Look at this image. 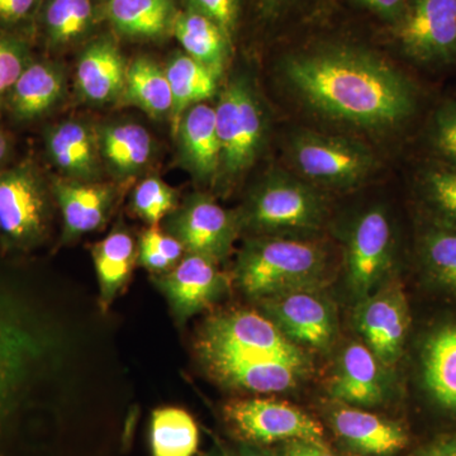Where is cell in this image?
Listing matches in <instances>:
<instances>
[{
  "label": "cell",
  "instance_id": "21",
  "mask_svg": "<svg viewBox=\"0 0 456 456\" xmlns=\"http://www.w3.org/2000/svg\"><path fill=\"white\" fill-rule=\"evenodd\" d=\"M178 134L183 161L196 178L211 182L220 174L221 145L216 126L215 107L200 103L180 118Z\"/></svg>",
  "mask_w": 456,
  "mask_h": 456
},
{
  "label": "cell",
  "instance_id": "33",
  "mask_svg": "<svg viewBox=\"0 0 456 456\" xmlns=\"http://www.w3.org/2000/svg\"><path fill=\"white\" fill-rule=\"evenodd\" d=\"M131 208L150 226H158L178 208V193L163 180L150 176L132 191Z\"/></svg>",
  "mask_w": 456,
  "mask_h": 456
},
{
  "label": "cell",
  "instance_id": "11",
  "mask_svg": "<svg viewBox=\"0 0 456 456\" xmlns=\"http://www.w3.org/2000/svg\"><path fill=\"white\" fill-rule=\"evenodd\" d=\"M395 256L391 217L382 207H371L351 224L345 250L347 287L356 301L382 285L391 273Z\"/></svg>",
  "mask_w": 456,
  "mask_h": 456
},
{
  "label": "cell",
  "instance_id": "37",
  "mask_svg": "<svg viewBox=\"0 0 456 456\" xmlns=\"http://www.w3.org/2000/svg\"><path fill=\"white\" fill-rule=\"evenodd\" d=\"M38 7L40 0H0V31L13 33L12 29L29 22Z\"/></svg>",
  "mask_w": 456,
  "mask_h": 456
},
{
  "label": "cell",
  "instance_id": "25",
  "mask_svg": "<svg viewBox=\"0 0 456 456\" xmlns=\"http://www.w3.org/2000/svg\"><path fill=\"white\" fill-rule=\"evenodd\" d=\"M413 194L419 220L456 230V165L430 159L417 173Z\"/></svg>",
  "mask_w": 456,
  "mask_h": 456
},
{
  "label": "cell",
  "instance_id": "14",
  "mask_svg": "<svg viewBox=\"0 0 456 456\" xmlns=\"http://www.w3.org/2000/svg\"><path fill=\"white\" fill-rule=\"evenodd\" d=\"M259 303L261 312L302 349L329 351L338 340V314L321 289L296 290Z\"/></svg>",
  "mask_w": 456,
  "mask_h": 456
},
{
  "label": "cell",
  "instance_id": "4",
  "mask_svg": "<svg viewBox=\"0 0 456 456\" xmlns=\"http://www.w3.org/2000/svg\"><path fill=\"white\" fill-rule=\"evenodd\" d=\"M55 202L37 165L23 161L0 171V245L27 253L49 236Z\"/></svg>",
  "mask_w": 456,
  "mask_h": 456
},
{
  "label": "cell",
  "instance_id": "24",
  "mask_svg": "<svg viewBox=\"0 0 456 456\" xmlns=\"http://www.w3.org/2000/svg\"><path fill=\"white\" fill-rule=\"evenodd\" d=\"M93 263L99 287V307L107 312L127 285L137 263L134 237L117 228L92 248Z\"/></svg>",
  "mask_w": 456,
  "mask_h": 456
},
{
  "label": "cell",
  "instance_id": "3",
  "mask_svg": "<svg viewBox=\"0 0 456 456\" xmlns=\"http://www.w3.org/2000/svg\"><path fill=\"white\" fill-rule=\"evenodd\" d=\"M329 260L322 246L293 236L257 235L248 239L237 256L233 278L254 301L327 283Z\"/></svg>",
  "mask_w": 456,
  "mask_h": 456
},
{
  "label": "cell",
  "instance_id": "18",
  "mask_svg": "<svg viewBox=\"0 0 456 456\" xmlns=\"http://www.w3.org/2000/svg\"><path fill=\"white\" fill-rule=\"evenodd\" d=\"M384 368L367 345L350 342L336 362L329 384L330 395L349 406H379L389 397Z\"/></svg>",
  "mask_w": 456,
  "mask_h": 456
},
{
  "label": "cell",
  "instance_id": "38",
  "mask_svg": "<svg viewBox=\"0 0 456 456\" xmlns=\"http://www.w3.org/2000/svg\"><path fill=\"white\" fill-rule=\"evenodd\" d=\"M141 239L146 240V241H149L155 248H158L174 266H175L185 255L184 248H183L178 240H176L175 237L170 236L169 233L165 232V231L158 226H150L147 228L143 235L141 236Z\"/></svg>",
  "mask_w": 456,
  "mask_h": 456
},
{
  "label": "cell",
  "instance_id": "2",
  "mask_svg": "<svg viewBox=\"0 0 456 456\" xmlns=\"http://www.w3.org/2000/svg\"><path fill=\"white\" fill-rule=\"evenodd\" d=\"M194 354L222 387L253 395L293 391L312 371L305 350L285 338L263 312L248 308L207 318L194 338Z\"/></svg>",
  "mask_w": 456,
  "mask_h": 456
},
{
  "label": "cell",
  "instance_id": "7",
  "mask_svg": "<svg viewBox=\"0 0 456 456\" xmlns=\"http://www.w3.org/2000/svg\"><path fill=\"white\" fill-rule=\"evenodd\" d=\"M221 145L218 176L235 178L256 161L266 136V119L254 86L245 77L227 84L215 107Z\"/></svg>",
  "mask_w": 456,
  "mask_h": 456
},
{
  "label": "cell",
  "instance_id": "6",
  "mask_svg": "<svg viewBox=\"0 0 456 456\" xmlns=\"http://www.w3.org/2000/svg\"><path fill=\"white\" fill-rule=\"evenodd\" d=\"M415 338L413 382L432 415L456 431V308L440 307Z\"/></svg>",
  "mask_w": 456,
  "mask_h": 456
},
{
  "label": "cell",
  "instance_id": "20",
  "mask_svg": "<svg viewBox=\"0 0 456 456\" xmlns=\"http://www.w3.org/2000/svg\"><path fill=\"white\" fill-rule=\"evenodd\" d=\"M65 92L61 69L47 61L31 60L3 99L18 122H33L55 108Z\"/></svg>",
  "mask_w": 456,
  "mask_h": 456
},
{
  "label": "cell",
  "instance_id": "19",
  "mask_svg": "<svg viewBox=\"0 0 456 456\" xmlns=\"http://www.w3.org/2000/svg\"><path fill=\"white\" fill-rule=\"evenodd\" d=\"M51 191L61 211L64 242L74 241L103 227L117 200L113 185L95 182L56 179L51 183Z\"/></svg>",
  "mask_w": 456,
  "mask_h": 456
},
{
  "label": "cell",
  "instance_id": "5",
  "mask_svg": "<svg viewBox=\"0 0 456 456\" xmlns=\"http://www.w3.org/2000/svg\"><path fill=\"white\" fill-rule=\"evenodd\" d=\"M326 215L325 198L316 187L274 174L256 188L239 217L241 227L257 235L292 236L320 230Z\"/></svg>",
  "mask_w": 456,
  "mask_h": 456
},
{
  "label": "cell",
  "instance_id": "10",
  "mask_svg": "<svg viewBox=\"0 0 456 456\" xmlns=\"http://www.w3.org/2000/svg\"><path fill=\"white\" fill-rule=\"evenodd\" d=\"M354 325L365 345L386 368L403 358L413 330V312L403 284L391 279L358 301Z\"/></svg>",
  "mask_w": 456,
  "mask_h": 456
},
{
  "label": "cell",
  "instance_id": "36",
  "mask_svg": "<svg viewBox=\"0 0 456 456\" xmlns=\"http://www.w3.org/2000/svg\"><path fill=\"white\" fill-rule=\"evenodd\" d=\"M188 2L191 11L203 14L220 27L231 44L237 20V0H188Z\"/></svg>",
  "mask_w": 456,
  "mask_h": 456
},
{
  "label": "cell",
  "instance_id": "27",
  "mask_svg": "<svg viewBox=\"0 0 456 456\" xmlns=\"http://www.w3.org/2000/svg\"><path fill=\"white\" fill-rule=\"evenodd\" d=\"M173 31L187 55L208 68L218 77H221L226 65L230 42L220 27L191 9L176 14Z\"/></svg>",
  "mask_w": 456,
  "mask_h": 456
},
{
  "label": "cell",
  "instance_id": "32",
  "mask_svg": "<svg viewBox=\"0 0 456 456\" xmlns=\"http://www.w3.org/2000/svg\"><path fill=\"white\" fill-rule=\"evenodd\" d=\"M93 18L90 0H49L42 14L51 45H65L86 32Z\"/></svg>",
  "mask_w": 456,
  "mask_h": 456
},
{
  "label": "cell",
  "instance_id": "43",
  "mask_svg": "<svg viewBox=\"0 0 456 456\" xmlns=\"http://www.w3.org/2000/svg\"><path fill=\"white\" fill-rule=\"evenodd\" d=\"M235 456H281L272 450L266 449L265 446L250 445V444H240L239 450Z\"/></svg>",
  "mask_w": 456,
  "mask_h": 456
},
{
  "label": "cell",
  "instance_id": "29",
  "mask_svg": "<svg viewBox=\"0 0 456 456\" xmlns=\"http://www.w3.org/2000/svg\"><path fill=\"white\" fill-rule=\"evenodd\" d=\"M164 71L173 94L171 122L175 132L185 110L215 94L218 77L187 53L170 59Z\"/></svg>",
  "mask_w": 456,
  "mask_h": 456
},
{
  "label": "cell",
  "instance_id": "28",
  "mask_svg": "<svg viewBox=\"0 0 456 456\" xmlns=\"http://www.w3.org/2000/svg\"><path fill=\"white\" fill-rule=\"evenodd\" d=\"M118 101L126 106L139 107L154 118L171 116L173 94L164 69L147 57L134 60L127 66Z\"/></svg>",
  "mask_w": 456,
  "mask_h": 456
},
{
  "label": "cell",
  "instance_id": "40",
  "mask_svg": "<svg viewBox=\"0 0 456 456\" xmlns=\"http://www.w3.org/2000/svg\"><path fill=\"white\" fill-rule=\"evenodd\" d=\"M281 456H336L325 441L296 440L284 444Z\"/></svg>",
  "mask_w": 456,
  "mask_h": 456
},
{
  "label": "cell",
  "instance_id": "35",
  "mask_svg": "<svg viewBox=\"0 0 456 456\" xmlns=\"http://www.w3.org/2000/svg\"><path fill=\"white\" fill-rule=\"evenodd\" d=\"M31 60L28 46L22 38L0 31V102Z\"/></svg>",
  "mask_w": 456,
  "mask_h": 456
},
{
  "label": "cell",
  "instance_id": "23",
  "mask_svg": "<svg viewBox=\"0 0 456 456\" xmlns=\"http://www.w3.org/2000/svg\"><path fill=\"white\" fill-rule=\"evenodd\" d=\"M127 65L110 41H98L84 51L77 66V86L90 103L118 101L125 86Z\"/></svg>",
  "mask_w": 456,
  "mask_h": 456
},
{
  "label": "cell",
  "instance_id": "12",
  "mask_svg": "<svg viewBox=\"0 0 456 456\" xmlns=\"http://www.w3.org/2000/svg\"><path fill=\"white\" fill-rule=\"evenodd\" d=\"M395 37L416 64L440 69L456 64V0H408Z\"/></svg>",
  "mask_w": 456,
  "mask_h": 456
},
{
  "label": "cell",
  "instance_id": "17",
  "mask_svg": "<svg viewBox=\"0 0 456 456\" xmlns=\"http://www.w3.org/2000/svg\"><path fill=\"white\" fill-rule=\"evenodd\" d=\"M327 419L336 437L351 454L395 456L412 441L410 430L402 422L340 402L330 410Z\"/></svg>",
  "mask_w": 456,
  "mask_h": 456
},
{
  "label": "cell",
  "instance_id": "26",
  "mask_svg": "<svg viewBox=\"0 0 456 456\" xmlns=\"http://www.w3.org/2000/svg\"><path fill=\"white\" fill-rule=\"evenodd\" d=\"M99 151L118 178H128L149 164L154 151L152 137L136 123H114L98 134Z\"/></svg>",
  "mask_w": 456,
  "mask_h": 456
},
{
  "label": "cell",
  "instance_id": "41",
  "mask_svg": "<svg viewBox=\"0 0 456 456\" xmlns=\"http://www.w3.org/2000/svg\"><path fill=\"white\" fill-rule=\"evenodd\" d=\"M358 2L367 5L371 11L377 12L380 16L397 22L406 8L408 0H358Z\"/></svg>",
  "mask_w": 456,
  "mask_h": 456
},
{
  "label": "cell",
  "instance_id": "8",
  "mask_svg": "<svg viewBox=\"0 0 456 456\" xmlns=\"http://www.w3.org/2000/svg\"><path fill=\"white\" fill-rule=\"evenodd\" d=\"M289 159L303 179L314 187L349 189L374 173L373 152L347 137L301 132L290 140Z\"/></svg>",
  "mask_w": 456,
  "mask_h": 456
},
{
  "label": "cell",
  "instance_id": "13",
  "mask_svg": "<svg viewBox=\"0 0 456 456\" xmlns=\"http://www.w3.org/2000/svg\"><path fill=\"white\" fill-rule=\"evenodd\" d=\"M165 232L184 248L185 254L226 259L241 230L239 213L227 211L211 197L196 194L165 218Z\"/></svg>",
  "mask_w": 456,
  "mask_h": 456
},
{
  "label": "cell",
  "instance_id": "39",
  "mask_svg": "<svg viewBox=\"0 0 456 456\" xmlns=\"http://www.w3.org/2000/svg\"><path fill=\"white\" fill-rule=\"evenodd\" d=\"M411 456H456V431L435 435Z\"/></svg>",
  "mask_w": 456,
  "mask_h": 456
},
{
  "label": "cell",
  "instance_id": "45",
  "mask_svg": "<svg viewBox=\"0 0 456 456\" xmlns=\"http://www.w3.org/2000/svg\"><path fill=\"white\" fill-rule=\"evenodd\" d=\"M279 2H281V0H266V3H268L270 7H273V5L277 4Z\"/></svg>",
  "mask_w": 456,
  "mask_h": 456
},
{
  "label": "cell",
  "instance_id": "15",
  "mask_svg": "<svg viewBox=\"0 0 456 456\" xmlns=\"http://www.w3.org/2000/svg\"><path fill=\"white\" fill-rule=\"evenodd\" d=\"M218 264L202 255L185 254L169 272L152 275L179 323L208 310L226 293L228 281Z\"/></svg>",
  "mask_w": 456,
  "mask_h": 456
},
{
  "label": "cell",
  "instance_id": "46",
  "mask_svg": "<svg viewBox=\"0 0 456 456\" xmlns=\"http://www.w3.org/2000/svg\"><path fill=\"white\" fill-rule=\"evenodd\" d=\"M224 456H232V455L228 454V452H224Z\"/></svg>",
  "mask_w": 456,
  "mask_h": 456
},
{
  "label": "cell",
  "instance_id": "22",
  "mask_svg": "<svg viewBox=\"0 0 456 456\" xmlns=\"http://www.w3.org/2000/svg\"><path fill=\"white\" fill-rule=\"evenodd\" d=\"M51 163L68 179L93 182L98 175V134L86 123L66 121L53 126L45 136Z\"/></svg>",
  "mask_w": 456,
  "mask_h": 456
},
{
  "label": "cell",
  "instance_id": "30",
  "mask_svg": "<svg viewBox=\"0 0 456 456\" xmlns=\"http://www.w3.org/2000/svg\"><path fill=\"white\" fill-rule=\"evenodd\" d=\"M151 456H194L200 448V428L183 408L163 407L152 412L150 426Z\"/></svg>",
  "mask_w": 456,
  "mask_h": 456
},
{
  "label": "cell",
  "instance_id": "42",
  "mask_svg": "<svg viewBox=\"0 0 456 456\" xmlns=\"http://www.w3.org/2000/svg\"><path fill=\"white\" fill-rule=\"evenodd\" d=\"M13 152V142L7 131L0 125V171L7 169Z\"/></svg>",
  "mask_w": 456,
  "mask_h": 456
},
{
  "label": "cell",
  "instance_id": "34",
  "mask_svg": "<svg viewBox=\"0 0 456 456\" xmlns=\"http://www.w3.org/2000/svg\"><path fill=\"white\" fill-rule=\"evenodd\" d=\"M432 160L456 165V101H446L436 108L428 130Z\"/></svg>",
  "mask_w": 456,
  "mask_h": 456
},
{
  "label": "cell",
  "instance_id": "44",
  "mask_svg": "<svg viewBox=\"0 0 456 456\" xmlns=\"http://www.w3.org/2000/svg\"><path fill=\"white\" fill-rule=\"evenodd\" d=\"M203 456H224V450L213 449L211 452H207V454H204Z\"/></svg>",
  "mask_w": 456,
  "mask_h": 456
},
{
  "label": "cell",
  "instance_id": "16",
  "mask_svg": "<svg viewBox=\"0 0 456 456\" xmlns=\"http://www.w3.org/2000/svg\"><path fill=\"white\" fill-rule=\"evenodd\" d=\"M413 256L425 296L439 307L456 308V230L417 220Z\"/></svg>",
  "mask_w": 456,
  "mask_h": 456
},
{
  "label": "cell",
  "instance_id": "31",
  "mask_svg": "<svg viewBox=\"0 0 456 456\" xmlns=\"http://www.w3.org/2000/svg\"><path fill=\"white\" fill-rule=\"evenodd\" d=\"M107 14L118 31L137 37H154L173 26L170 0H110Z\"/></svg>",
  "mask_w": 456,
  "mask_h": 456
},
{
  "label": "cell",
  "instance_id": "1",
  "mask_svg": "<svg viewBox=\"0 0 456 456\" xmlns=\"http://www.w3.org/2000/svg\"><path fill=\"white\" fill-rule=\"evenodd\" d=\"M281 73L314 112L365 131L397 130L419 107L415 84L365 51L331 47L297 53L284 60Z\"/></svg>",
  "mask_w": 456,
  "mask_h": 456
},
{
  "label": "cell",
  "instance_id": "9",
  "mask_svg": "<svg viewBox=\"0 0 456 456\" xmlns=\"http://www.w3.org/2000/svg\"><path fill=\"white\" fill-rule=\"evenodd\" d=\"M224 419L240 443L268 446L296 440L325 441V428L310 413L277 398H233Z\"/></svg>",
  "mask_w": 456,
  "mask_h": 456
},
{
  "label": "cell",
  "instance_id": "47",
  "mask_svg": "<svg viewBox=\"0 0 456 456\" xmlns=\"http://www.w3.org/2000/svg\"><path fill=\"white\" fill-rule=\"evenodd\" d=\"M347 456H362V455L351 454V452H350V454ZM408 456H411V455H408Z\"/></svg>",
  "mask_w": 456,
  "mask_h": 456
}]
</instances>
